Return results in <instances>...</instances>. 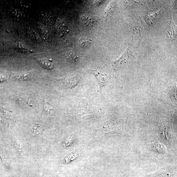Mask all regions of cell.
<instances>
[{
    "instance_id": "obj_1",
    "label": "cell",
    "mask_w": 177,
    "mask_h": 177,
    "mask_svg": "<svg viewBox=\"0 0 177 177\" xmlns=\"http://www.w3.org/2000/svg\"><path fill=\"white\" fill-rule=\"evenodd\" d=\"M92 73L98 81L100 89L106 85L108 83L109 78L107 74L95 70H92Z\"/></svg>"
},
{
    "instance_id": "obj_2",
    "label": "cell",
    "mask_w": 177,
    "mask_h": 177,
    "mask_svg": "<svg viewBox=\"0 0 177 177\" xmlns=\"http://www.w3.org/2000/svg\"><path fill=\"white\" fill-rule=\"evenodd\" d=\"M132 57V55L130 51L128 49L119 60L114 62L112 65L115 68L121 67L125 65Z\"/></svg>"
},
{
    "instance_id": "obj_3",
    "label": "cell",
    "mask_w": 177,
    "mask_h": 177,
    "mask_svg": "<svg viewBox=\"0 0 177 177\" xmlns=\"http://www.w3.org/2000/svg\"><path fill=\"white\" fill-rule=\"evenodd\" d=\"M149 147L155 152L162 154H165L166 153V148L163 145L158 143L150 144Z\"/></svg>"
},
{
    "instance_id": "obj_4",
    "label": "cell",
    "mask_w": 177,
    "mask_h": 177,
    "mask_svg": "<svg viewBox=\"0 0 177 177\" xmlns=\"http://www.w3.org/2000/svg\"><path fill=\"white\" fill-rule=\"evenodd\" d=\"M143 177H173V175L171 172L168 171H161Z\"/></svg>"
},
{
    "instance_id": "obj_5",
    "label": "cell",
    "mask_w": 177,
    "mask_h": 177,
    "mask_svg": "<svg viewBox=\"0 0 177 177\" xmlns=\"http://www.w3.org/2000/svg\"><path fill=\"white\" fill-rule=\"evenodd\" d=\"M39 62L40 65L45 69L47 70H52L53 66V65L52 61H51L49 59L47 58H44L40 59Z\"/></svg>"
},
{
    "instance_id": "obj_6",
    "label": "cell",
    "mask_w": 177,
    "mask_h": 177,
    "mask_svg": "<svg viewBox=\"0 0 177 177\" xmlns=\"http://www.w3.org/2000/svg\"><path fill=\"white\" fill-rule=\"evenodd\" d=\"M79 44L82 47L87 48L91 47L92 45V40L87 38H81L79 39Z\"/></svg>"
},
{
    "instance_id": "obj_7",
    "label": "cell",
    "mask_w": 177,
    "mask_h": 177,
    "mask_svg": "<svg viewBox=\"0 0 177 177\" xmlns=\"http://www.w3.org/2000/svg\"><path fill=\"white\" fill-rule=\"evenodd\" d=\"M19 102L20 104L24 107H30L33 106V103L32 99L28 98L27 97H21L19 99Z\"/></svg>"
},
{
    "instance_id": "obj_8",
    "label": "cell",
    "mask_w": 177,
    "mask_h": 177,
    "mask_svg": "<svg viewBox=\"0 0 177 177\" xmlns=\"http://www.w3.org/2000/svg\"><path fill=\"white\" fill-rule=\"evenodd\" d=\"M42 131V126L41 125L36 123L33 125L31 128V132L34 135H37L39 134Z\"/></svg>"
},
{
    "instance_id": "obj_9",
    "label": "cell",
    "mask_w": 177,
    "mask_h": 177,
    "mask_svg": "<svg viewBox=\"0 0 177 177\" xmlns=\"http://www.w3.org/2000/svg\"><path fill=\"white\" fill-rule=\"evenodd\" d=\"M81 21L84 24L87 26L92 25L95 23L94 20L90 18L84 16L81 17Z\"/></svg>"
},
{
    "instance_id": "obj_10",
    "label": "cell",
    "mask_w": 177,
    "mask_h": 177,
    "mask_svg": "<svg viewBox=\"0 0 177 177\" xmlns=\"http://www.w3.org/2000/svg\"><path fill=\"white\" fill-rule=\"evenodd\" d=\"M15 146H16L17 150L19 152L22 153L24 148H23L22 144L20 141L17 140L15 142Z\"/></svg>"
},
{
    "instance_id": "obj_11",
    "label": "cell",
    "mask_w": 177,
    "mask_h": 177,
    "mask_svg": "<svg viewBox=\"0 0 177 177\" xmlns=\"http://www.w3.org/2000/svg\"><path fill=\"white\" fill-rule=\"evenodd\" d=\"M68 58L70 61H73V62H76L78 60V56L73 53L69 54Z\"/></svg>"
}]
</instances>
